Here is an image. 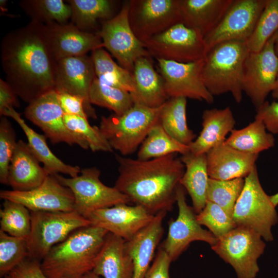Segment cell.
Instances as JSON below:
<instances>
[{
    "label": "cell",
    "instance_id": "cell-1",
    "mask_svg": "<svg viewBox=\"0 0 278 278\" xmlns=\"http://www.w3.org/2000/svg\"><path fill=\"white\" fill-rule=\"evenodd\" d=\"M1 64L6 82L30 103L55 89L56 61L50 49L44 24L31 21L2 39Z\"/></svg>",
    "mask_w": 278,
    "mask_h": 278
},
{
    "label": "cell",
    "instance_id": "cell-2",
    "mask_svg": "<svg viewBox=\"0 0 278 278\" xmlns=\"http://www.w3.org/2000/svg\"><path fill=\"white\" fill-rule=\"evenodd\" d=\"M176 154L148 160L116 154L119 175L114 187L153 215L171 211L185 171Z\"/></svg>",
    "mask_w": 278,
    "mask_h": 278
},
{
    "label": "cell",
    "instance_id": "cell-3",
    "mask_svg": "<svg viewBox=\"0 0 278 278\" xmlns=\"http://www.w3.org/2000/svg\"><path fill=\"white\" fill-rule=\"evenodd\" d=\"M108 233L93 225L75 230L41 261L43 273L48 278H84L93 270Z\"/></svg>",
    "mask_w": 278,
    "mask_h": 278
},
{
    "label": "cell",
    "instance_id": "cell-4",
    "mask_svg": "<svg viewBox=\"0 0 278 278\" xmlns=\"http://www.w3.org/2000/svg\"><path fill=\"white\" fill-rule=\"evenodd\" d=\"M249 53L247 42H221L208 50L204 61L202 78L212 95L231 93L237 103L242 99L244 65Z\"/></svg>",
    "mask_w": 278,
    "mask_h": 278
},
{
    "label": "cell",
    "instance_id": "cell-5",
    "mask_svg": "<svg viewBox=\"0 0 278 278\" xmlns=\"http://www.w3.org/2000/svg\"><path fill=\"white\" fill-rule=\"evenodd\" d=\"M161 107L152 108L135 103L121 115L102 116L99 128L113 150L123 156L132 154L159 122Z\"/></svg>",
    "mask_w": 278,
    "mask_h": 278
},
{
    "label": "cell",
    "instance_id": "cell-6",
    "mask_svg": "<svg viewBox=\"0 0 278 278\" xmlns=\"http://www.w3.org/2000/svg\"><path fill=\"white\" fill-rule=\"evenodd\" d=\"M242 191L234 206L232 218L237 226L257 232L266 241L273 240L272 228L278 222L275 206L263 188L256 166L245 178Z\"/></svg>",
    "mask_w": 278,
    "mask_h": 278
},
{
    "label": "cell",
    "instance_id": "cell-7",
    "mask_svg": "<svg viewBox=\"0 0 278 278\" xmlns=\"http://www.w3.org/2000/svg\"><path fill=\"white\" fill-rule=\"evenodd\" d=\"M31 230L28 238V258L41 262L50 250L73 231L91 225L75 211H30Z\"/></svg>",
    "mask_w": 278,
    "mask_h": 278
},
{
    "label": "cell",
    "instance_id": "cell-8",
    "mask_svg": "<svg viewBox=\"0 0 278 278\" xmlns=\"http://www.w3.org/2000/svg\"><path fill=\"white\" fill-rule=\"evenodd\" d=\"M100 175L99 169L92 167L82 169L80 175L74 178H65L59 174L54 176L72 192L75 198L74 211L88 219L96 210L131 202L114 186L103 184L100 180Z\"/></svg>",
    "mask_w": 278,
    "mask_h": 278
},
{
    "label": "cell",
    "instance_id": "cell-9",
    "mask_svg": "<svg viewBox=\"0 0 278 278\" xmlns=\"http://www.w3.org/2000/svg\"><path fill=\"white\" fill-rule=\"evenodd\" d=\"M262 238L252 229L237 226L211 247L233 267L237 278H255L259 271L257 259L266 247Z\"/></svg>",
    "mask_w": 278,
    "mask_h": 278
},
{
    "label": "cell",
    "instance_id": "cell-10",
    "mask_svg": "<svg viewBox=\"0 0 278 278\" xmlns=\"http://www.w3.org/2000/svg\"><path fill=\"white\" fill-rule=\"evenodd\" d=\"M151 56L181 63L204 60L208 52L204 37L182 23L142 42Z\"/></svg>",
    "mask_w": 278,
    "mask_h": 278
},
{
    "label": "cell",
    "instance_id": "cell-11",
    "mask_svg": "<svg viewBox=\"0 0 278 278\" xmlns=\"http://www.w3.org/2000/svg\"><path fill=\"white\" fill-rule=\"evenodd\" d=\"M129 2H125L119 12L101 24L96 33L105 47L119 65L132 74L135 61L151 56L143 43L136 37L129 21Z\"/></svg>",
    "mask_w": 278,
    "mask_h": 278
},
{
    "label": "cell",
    "instance_id": "cell-12",
    "mask_svg": "<svg viewBox=\"0 0 278 278\" xmlns=\"http://www.w3.org/2000/svg\"><path fill=\"white\" fill-rule=\"evenodd\" d=\"M276 33L259 51H249L245 61L242 90L256 109L275 88L278 75V56L274 49Z\"/></svg>",
    "mask_w": 278,
    "mask_h": 278
},
{
    "label": "cell",
    "instance_id": "cell-13",
    "mask_svg": "<svg viewBox=\"0 0 278 278\" xmlns=\"http://www.w3.org/2000/svg\"><path fill=\"white\" fill-rule=\"evenodd\" d=\"M129 21L142 42L181 23L180 0L129 1Z\"/></svg>",
    "mask_w": 278,
    "mask_h": 278
},
{
    "label": "cell",
    "instance_id": "cell-14",
    "mask_svg": "<svg viewBox=\"0 0 278 278\" xmlns=\"http://www.w3.org/2000/svg\"><path fill=\"white\" fill-rule=\"evenodd\" d=\"M185 189L180 184L178 187L176 202L178 215L170 219L166 239L160 247L172 261L176 260L194 241H202L214 246L217 239L209 231L203 229L197 220V214L186 200Z\"/></svg>",
    "mask_w": 278,
    "mask_h": 278
},
{
    "label": "cell",
    "instance_id": "cell-15",
    "mask_svg": "<svg viewBox=\"0 0 278 278\" xmlns=\"http://www.w3.org/2000/svg\"><path fill=\"white\" fill-rule=\"evenodd\" d=\"M267 0H233L218 26L204 37L207 49L221 42H247L252 35Z\"/></svg>",
    "mask_w": 278,
    "mask_h": 278
},
{
    "label": "cell",
    "instance_id": "cell-16",
    "mask_svg": "<svg viewBox=\"0 0 278 278\" xmlns=\"http://www.w3.org/2000/svg\"><path fill=\"white\" fill-rule=\"evenodd\" d=\"M156 60L169 98L184 97L208 103L214 102V96L207 90L202 78L204 60L189 63Z\"/></svg>",
    "mask_w": 278,
    "mask_h": 278
},
{
    "label": "cell",
    "instance_id": "cell-17",
    "mask_svg": "<svg viewBox=\"0 0 278 278\" xmlns=\"http://www.w3.org/2000/svg\"><path fill=\"white\" fill-rule=\"evenodd\" d=\"M24 115L42 130L53 144L65 143L70 145L77 144L84 149L89 148L86 142L67 128L58 93L55 89L29 103Z\"/></svg>",
    "mask_w": 278,
    "mask_h": 278
},
{
    "label": "cell",
    "instance_id": "cell-18",
    "mask_svg": "<svg viewBox=\"0 0 278 278\" xmlns=\"http://www.w3.org/2000/svg\"><path fill=\"white\" fill-rule=\"evenodd\" d=\"M96 77L93 63L87 55L67 57L56 61L55 90L80 97L88 117L97 116L90 100L92 84Z\"/></svg>",
    "mask_w": 278,
    "mask_h": 278
},
{
    "label": "cell",
    "instance_id": "cell-19",
    "mask_svg": "<svg viewBox=\"0 0 278 278\" xmlns=\"http://www.w3.org/2000/svg\"><path fill=\"white\" fill-rule=\"evenodd\" d=\"M0 197L21 203L30 211H75L72 192L54 175H48L40 186L29 190H1Z\"/></svg>",
    "mask_w": 278,
    "mask_h": 278
},
{
    "label": "cell",
    "instance_id": "cell-20",
    "mask_svg": "<svg viewBox=\"0 0 278 278\" xmlns=\"http://www.w3.org/2000/svg\"><path fill=\"white\" fill-rule=\"evenodd\" d=\"M154 216L141 205L119 203L96 210L88 219L91 225L128 241L147 226Z\"/></svg>",
    "mask_w": 278,
    "mask_h": 278
},
{
    "label": "cell",
    "instance_id": "cell-21",
    "mask_svg": "<svg viewBox=\"0 0 278 278\" xmlns=\"http://www.w3.org/2000/svg\"><path fill=\"white\" fill-rule=\"evenodd\" d=\"M45 34L51 53L60 59L86 55L89 51L103 48L97 33L84 31L72 23L44 24Z\"/></svg>",
    "mask_w": 278,
    "mask_h": 278
},
{
    "label": "cell",
    "instance_id": "cell-22",
    "mask_svg": "<svg viewBox=\"0 0 278 278\" xmlns=\"http://www.w3.org/2000/svg\"><path fill=\"white\" fill-rule=\"evenodd\" d=\"M206 155L209 178L218 180L245 178L256 167L258 157V154L241 152L224 142Z\"/></svg>",
    "mask_w": 278,
    "mask_h": 278
},
{
    "label": "cell",
    "instance_id": "cell-23",
    "mask_svg": "<svg viewBox=\"0 0 278 278\" xmlns=\"http://www.w3.org/2000/svg\"><path fill=\"white\" fill-rule=\"evenodd\" d=\"M167 213L161 212L155 214L147 226L125 241L126 250L133 264L132 278L145 277L164 233L163 222Z\"/></svg>",
    "mask_w": 278,
    "mask_h": 278
},
{
    "label": "cell",
    "instance_id": "cell-24",
    "mask_svg": "<svg viewBox=\"0 0 278 278\" xmlns=\"http://www.w3.org/2000/svg\"><path fill=\"white\" fill-rule=\"evenodd\" d=\"M132 77L134 89L130 94L134 104L157 108L169 99L164 80L154 68L150 58L141 57L135 61Z\"/></svg>",
    "mask_w": 278,
    "mask_h": 278
},
{
    "label": "cell",
    "instance_id": "cell-25",
    "mask_svg": "<svg viewBox=\"0 0 278 278\" xmlns=\"http://www.w3.org/2000/svg\"><path fill=\"white\" fill-rule=\"evenodd\" d=\"M40 163L28 143L17 142L9 168L8 185L12 190L27 191L40 186L49 175Z\"/></svg>",
    "mask_w": 278,
    "mask_h": 278
},
{
    "label": "cell",
    "instance_id": "cell-26",
    "mask_svg": "<svg viewBox=\"0 0 278 278\" xmlns=\"http://www.w3.org/2000/svg\"><path fill=\"white\" fill-rule=\"evenodd\" d=\"M202 128L199 135L188 146L195 155L206 154L224 143L226 135L234 129L236 121L229 107L205 110L202 115Z\"/></svg>",
    "mask_w": 278,
    "mask_h": 278
},
{
    "label": "cell",
    "instance_id": "cell-27",
    "mask_svg": "<svg viewBox=\"0 0 278 278\" xmlns=\"http://www.w3.org/2000/svg\"><path fill=\"white\" fill-rule=\"evenodd\" d=\"M233 0H180L183 24L204 37L219 24Z\"/></svg>",
    "mask_w": 278,
    "mask_h": 278
},
{
    "label": "cell",
    "instance_id": "cell-28",
    "mask_svg": "<svg viewBox=\"0 0 278 278\" xmlns=\"http://www.w3.org/2000/svg\"><path fill=\"white\" fill-rule=\"evenodd\" d=\"M125 244L124 239L108 233L92 271L104 278H132L133 262Z\"/></svg>",
    "mask_w": 278,
    "mask_h": 278
},
{
    "label": "cell",
    "instance_id": "cell-29",
    "mask_svg": "<svg viewBox=\"0 0 278 278\" xmlns=\"http://www.w3.org/2000/svg\"><path fill=\"white\" fill-rule=\"evenodd\" d=\"M0 115L1 116L10 117L18 123L27 138L31 151L39 162L43 164V167L49 175L61 173L74 178L80 173L81 169L79 166L67 164L54 154L47 144L46 136L31 128L14 108L4 110Z\"/></svg>",
    "mask_w": 278,
    "mask_h": 278
},
{
    "label": "cell",
    "instance_id": "cell-30",
    "mask_svg": "<svg viewBox=\"0 0 278 278\" xmlns=\"http://www.w3.org/2000/svg\"><path fill=\"white\" fill-rule=\"evenodd\" d=\"M180 159L185 166L180 184L189 195L193 207L197 214L206 203V192L209 176L206 154L195 155L190 151L182 154Z\"/></svg>",
    "mask_w": 278,
    "mask_h": 278
},
{
    "label": "cell",
    "instance_id": "cell-31",
    "mask_svg": "<svg viewBox=\"0 0 278 278\" xmlns=\"http://www.w3.org/2000/svg\"><path fill=\"white\" fill-rule=\"evenodd\" d=\"M187 98H169L161 107L159 121L165 131L180 143L189 146L196 135L187 125Z\"/></svg>",
    "mask_w": 278,
    "mask_h": 278
},
{
    "label": "cell",
    "instance_id": "cell-32",
    "mask_svg": "<svg viewBox=\"0 0 278 278\" xmlns=\"http://www.w3.org/2000/svg\"><path fill=\"white\" fill-rule=\"evenodd\" d=\"M224 143L243 152L259 154L275 145V139L267 129L263 121L255 119L246 127L233 129Z\"/></svg>",
    "mask_w": 278,
    "mask_h": 278
},
{
    "label": "cell",
    "instance_id": "cell-33",
    "mask_svg": "<svg viewBox=\"0 0 278 278\" xmlns=\"http://www.w3.org/2000/svg\"><path fill=\"white\" fill-rule=\"evenodd\" d=\"M71 9V23L80 29L92 32L97 23L112 18L114 1L110 0L66 1Z\"/></svg>",
    "mask_w": 278,
    "mask_h": 278
},
{
    "label": "cell",
    "instance_id": "cell-34",
    "mask_svg": "<svg viewBox=\"0 0 278 278\" xmlns=\"http://www.w3.org/2000/svg\"><path fill=\"white\" fill-rule=\"evenodd\" d=\"M189 151L188 146L170 136L159 121L152 127L140 146L137 159L148 160L173 153L182 155Z\"/></svg>",
    "mask_w": 278,
    "mask_h": 278
},
{
    "label": "cell",
    "instance_id": "cell-35",
    "mask_svg": "<svg viewBox=\"0 0 278 278\" xmlns=\"http://www.w3.org/2000/svg\"><path fill=\"white\" fill-rule=\"evenodd\" d=\"M96 76L101 82L130 92L133 91L132 74L117 64L103 48L92 51Z\"/></svg>",
    "mask_w": 278,
    "mask_h": 278
},
{
    "label": "cell",
    "instance_id": "cell-36",
    "mask_svg": "<svg viewBox=\"0 0 278 278\" xmlns=\"http://www.w3.org/2000/svg\"><path fill=\"white\" fill-rule=\"evenodd\" d=\"M31 21L47 24H64L71 18V9L62 0H23L19 2Z\"/></svg>",
    "mask_w": 278,
    "mask_h": 278
},
{
    "label": "cell",
    "instance_id": "cell-37",
    "mask_svg": "<svg viewBox=\"0 0 278 278\" xmlns=\"http://www.w3.org/2000/svg\"><path fill=\"white\" fill-rule=\"evenodd\" d=\"M91 104L106 108L116 115H121L134 105L130 92L94 79L90 92Z\"/></svg>",
    "mask_w": 278,
    "mask_h": 278
},
{
    "label": "cell",
    "instance_id": "cell-38",
    "mask_svg": "<svg viewBox=\"0 0 278 278\" xmlns=\"http://www.w3.org/2000/svg\"><path fill=\"white\" fill-rule=\"evenodd\" d=\"M0 218V230L14 237L28 238L31 230V214L24 205L5 200Z\"/></svg>",
    "mask_w": 278,
    "mask_h": 278
},
{
    "label": "cell",
    "instance_id": "cell-39",
    "mask_svg": "<svg viewBox=\"0 0 278 278\" xmlns=\"http://www.w3.org/2000/svg\"><path fill=\"white\" fill-rule=\"evenodd\" d=\"M245 178L218 180L209 178L206 200L214 203L232 217L235 204L244 185Z\"/></svg>",
    "mask_w": 278,
    "mask_h": 278
},
{
    "label": "cell",
    "instance_id": "cell-40",
    "mask_svg": "<svg viewBox=\"0 0 278 278\" xmlns=\"http://www.w3.org/2000/svg\"><path fill=\"white\" fill-rule=\"evenodd\" d=\"M278 31V0H267L254 30L247 42L250 52H258Z\"/></svg>",
    "mask_w": 278,
    "mask_h": 278
},
{
    "label": "cell",
    "instance_id": "cell-41",
    "mask_svg": "<svg viewBox=\"0 0 278 278\" xmlns=\"http://www.w3.org/2000/svg\"><path fill=\"white\" fill-rule=\"evenodd\" d=\"M28 256L27 239L14 237L0 230L1 277H4Z\"/></svg>",
    "mask_w": 278,
    "mask_h": 278
},
{
    "label": "cell",
    "instance_id": "cell-42",
    "mask_svg": "<svg viewBox=\"0 0 278 278\" xmlns=\"http://www.w3.org/2000/svg\"><path fill=\"white\" fill-rule=\"evenodd\" d=\"M64 120L70 131L86 142L92 151L113 152L99 127L92 126L88 118L64 114Z\"/></svg>",
    "mask_w": 278,
    "mask_h": 278
},
{
    "label": "cell",
    "instance_id": "cell-43",
    "mask_svg": "<svg viewBox=\"0 0 278 278\" xmlns=\"http://www.w3.org/2000/svg\"><path fill=\"white\" fill-rule=\"evenodd\" d=\"M200 225L206 226L218 239L235 228L233 218L217 204L206 201L203 209L196 215Z\"/></svg>",
    "mask_w": 278,
    "mask_h": 278
},
{
    "label": "cell",
    "instance_id": "cell-44",
    "mask_svg": "<svg viewBox=\"0 0 278 278\" xmlns=\"http://www.w3.org/2000/svg\"><path fill=\"white\" fill-rule=\"evenodd\" d=\"M17 142L12 124L4 116L0 121V182L8 185L9 168Z\"/></svg>",
    "mask_w": 278,
    "mask_h": 278
},
{
    "label": "cell",
    "instance_id": "cell-45",
    "mask_svg": "<svg viewBox=\"0 0 278 278\" xmlns=\"http://www.w3.org/2000/svg\"><path fill=\"white\" fill-rule=\"evenodd\" d=\"M255 119L261 120L267 131L271 134L278 133V101L269 103L266 101L256 109Z\"/></svg>",
    "mask_w": 278,
    "mask_h": 278
},
{
    "label": "cell",
    "instance_id": "cell-46",
    "mask_svg": "<svg viewBox=\"0 0 278 278\" xmlns=\"http://www.w3.org/2000/svg\"><path fill=\"white\" fill-rule=\"evenodd\" d=\"M4 278H48L43 273L41 262L27 258L7 274Z\"/></svg>",
    "mask_w": 278,
    "mask_h": 278
},
{
    "label": "cell",
    "instance_id": "cell-47",
    "mask_svg": "<svg viewBox=\"0 0 278 278\" xmlns=\"http://www.w3.org/2000/svg\"><path fill=\"white\" fill-rule=\"evenodd\" d=\"M172 260L160 246L144 278H170L169 267Z\"/></svg>",
    "mask_w": 278,
    "mask_h": 278
},
{
    "label": "cell",
    "instance_id": "cell-48",
    "mask_svg": "<svg viewBox=\"0 0 278 278\" xmlns=\"http://www.w3.org/2000/svg\"><path fill=\"white\" fill-rule=\"evenodd\" d=\"M57 92L59 103L64 114L88 118L82 98L64 92Z\"/></svg>",
    "mask_w": 278,
    "mask_h": 278
},
{
    "label": "cell",
    "instance_id": "cell-49",
    "mask_svg": "<svg viewBox=\"0 0 278 278\" xmlns=\"http://www.w3.org/2000/svg\"><path fill=\"white\" fill-rule=\"evenodd\" d=\"M12 88L4 80L0 79V114L10 108H19V101Z\"/></svg>",
    "mask_w": 278,
    "mask_h": 278
},
{
    "label": "cell",
    "instance_id": "cell-50",
    "mask_svg": "<svg viewBox=\"0 0 278 278\" xmlns=\"http://www.w3.org/2000/svg\"><path fill=\"white\" fill-rule=\"evenodd\" d=\"M271 93L273 98L278 101V75L277 77L275 88Z\"/></svg>",
    "mask_w": 278,
    "mask_h": 278
},
{
    "label": "cell",
    "instance_id": "cell-51",
    "mask_svg": "<svg viewBox=\"0 0 278 278\" xmlns=\"http://www.w3.org/2000/svg\"><path fill=\"white\" fill-rule=\"evenodd\" d=\"M270 198L273 205L276 207L278 205V192L270 196Z\"/></svg>",
    "mask_w": 278,
    "mask_h": 278
},
{
    "label": "cell",
    "instance_id": "cell-52",
    "mask_svg": "<svg viewBox=\"0 0 278 278\" xmlns=\"http://www.w3.org/2000/svg\"><path fill=\"white\" fill-rule=\"evenodd\" d=\"M84 278H100V277L92 271L88 273Z\"/></svg>",
    "mask_w": 278,
    "mask_h": 278
},
{
    "label": "cell",
    "instance_id": "cell-53",
    "mask_svg": "<svg viewBox=\"0 0 278 278\" xmlns=\"http://www.w3.org/2000/svg\"><path fill=\"white\" fill-rule=\"evenodd\" d=\"M274 49L275 53L278 56V31L276 33V37L274 42Z\"/></svg>",
    "mask_w": 278,
    "mask_h": 278
}]
</instances>
